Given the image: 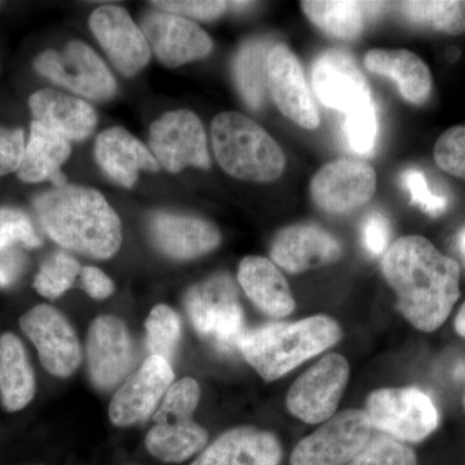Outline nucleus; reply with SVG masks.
Here are the masks:
<instances>
[{"instance_id": "f257e3e1", "label": "nucleus", "mask_w": 465, "mask_h": 465, "mask_svg": "<svg viewBox=\"0 0 465 465\" xmlns=\"http://www.w3.org/2000/svg\"><path fill=\"white\" fill-rule=\"evenodd\" d=\"M381 272L400 313L420 331L439 330L460 298V266L421 235L393 242L382 255Z\"/></svg>"}, {"instance_id": "f03ea898", "label": "nucleus", "mask_w": 465, "mask_h": 465, "mask_svg": "<svg viewBox=\"0 0 465 465\" xmlns=\"http://www.w3.org/2000/svg\"><path fill=\"white\" fill-rule=\"evenodd\" d=\"M34 210L45 234L67 251L103 260L121 249V220L94 189H51L34 200Z\"/></svg>"}, {"instance_id": "7ed1b4c3", "label": "nucleus", "mask_w": 465, "mask_h": 465, "mask_svg": "<svg viewBox=\"0 0 465 465\" xmlns=\"http://www.w3.org/2000/svg\"><path fill=\"white\" fill-rule=\"evenodd\" d=\"M341 336V324L320 314L298 322L266 323L244 331L238 351L265 381H274L338 344Z\"/></svg>"}, {"instance_id": "20e7f679", "label": "nucleus", "mask_w": 465, "mask_h": 465, "mask_svg": "<svg viewBox=\"0 0 465 465\" xmlns=\"http://www.w3.org/2000/svg\"><path fill=\"white\" fill-rule=\"evenodd\" d=\"M211 136L217 162L234 179L271 183L283 173L286 158L282 149L249 116L222 113L213 121Z\"/></svg>"}, {"instance_id": "39448f33", "label": "nucleus", "mask_w": 465, "mask_h": 465, "mask_svg": "<svg viewBox=\"0 0 465 465\" xmlns=\"http://www.w3.org/2000/svg\"><path fill=\"white\" fill-rule=\"evenodd\" d=\"M201 388L193 378L174 381L153 415L145 446L153 457L168 464H180L206 449L208 433L193 420L200 405Z\"/></svg>"}, {"instance_id": "423d86ee", "label": "nucleus", "mask_w": 465, "mask_h": 465, "mask_svg": "<svg viewBox=\"0 0 465 465\" xmlns=\"http://www.w3.org/2000/svg\"><path fill=\"white\" fill-rule=\"evenodd\" d=\"M183 305L201 339L222 353L237 351L244 333V318L231 275H211L194 284L186 292Z\"/></svg>"}, {"instance_id": "0eeeda50", "label": "nucleus", "mask_w": 465, "mask_h": 465, "mask_svg": "<svg viewBox=\"0 0 465 465\" xmlns=\"http://www.w3.org/2000/svg\"><path fill=\"white\" fill-rule=\"evenodd\" d=\"M365 412L379 432L401 442L416 443L430 437L440 423L439 410L418 388H381L366 400Z\"/></svg>"}, {"instance_id": "6e6552de", "label": "nucleus", "mask_w": 465, "mask_h": 465, "mask_svg": "<svg viewBox=\"0 0 465 465\" xmlns=\"http://www.w3.org/2000/svg\"><path fill=\"white\" fill-rule=\"evenodd\" d=\"M34 65L39 74L85 99L104 101L114 96V76L99 54L84 42H70L63 54L43 52Z\"/></svg>"}, {"instance_id": "1a4fd4ad", "label": "nucleus", "mask_w": 465, "mask_h": 465, "mask_svg": "<svg viewBox=\"0 0 465 465\" xmlns=\"http://www.w3.org/2000/svg\"><path fill=\"white\" fill-rule=\"evenodd\" d=\"M349 375L347 358L327 354L291 385L286 397L290 414L308 424L329 420L338 410Z\"/></svg>"}, {"instance_id": "9d476101", "label": "nucleus", "mask_w": 465, "mask_h": 465, "mask_svg": "<svg viewBox=\"0 0 465 465\" xmlns=\"http://www.w3.org/2000/svg\"><path fill=\"white\" fill-rule=\"evenodd\" d=\"M372 430L365 410L339 412L300 440L291 465H348L372 436Z\"/></svg>"}, {"instance_id": "9b49d317", "label": "nucleus", "mask_w": 465, "mask_h": 465, "mask_svg": "<svg viewBox=\"0 0 465 465\" xmlns=\"http://www.w3.org/2000/svg\"><path fill=\"white\" fill-rule=\"evenodd\" d=\"M87 371L100 391H110L127 381L136 363L133 336L121 318L100 316L87 333Z\"/></svg>"}, {"instance_id": "f8f14e48", "label": "nucleus", "mask_w": 465, "mask_h": 465, "mask_svg": "<svg viewBox=\"0 0 465 465\" xmlns=\"http://www.w3.org/2000/svg\"><path fill=\"white\" fill-rule=\"evenodd\" d=\"M150 152L170 173L188 166L210 168L207 136L201 119L191 110H173L150 127Z\"/></svg>"}, {"instance_id": "ddd939ff", "label": "nucleus", "mask_w": 465, "mask_h": 465, "mask_svg": "<svg viewBox=\"0 0 465 465\" xmlns=\"http://www.w3.org/2000/svg\"><path fill=\"white\" fill-rule=\"evenodd\" d=\"M20 327L38 351L45 371L69 378L82 362V349L74 327L51 305H36L20 318Z\"/></svg>"}, {"instance_id": "4468645a", "label": "nucleus", "mask_w": 465, "mask_h": 465, "mask_svg": "<svg viewBox=\"0 0 465 465\" xmlns=\"http://www.w3.org/2000/svg\"><path fill=\"white\" fill-rule=\"evenodd\" d=\"M309 188L312 200L324 213L347 215L374 197L376 173L365 161L336 159L314 174Z\"/></svg>"}, {"instance_id": "2eb2a0df", "label": "nucleus", "mask_w": 465, "mask_h": 465, "mask_svg": "<svg viewBox=\"0 0 465 465\" xmlns=\"http://www.w3.org/2000/svg\"><path fill=\"white\" fill-rule=\"evenodd\" d=\"M173 381L171 363L164 358L149 356L110 401V421L122 428L143 423L157 411Z\"/></svg>"}, {"instance_id": "dca6fc26", "label": "nucleus", "mask_w": 465, "mask_h": 465, "mask_svg": "<svg viewBox=\"0 0 465 465\" xmlns=\"http://www.w3.org/2000/svg\"><path fill=\"white\" fill-rule=\"evenodd\" d=\"M311 82L324 106L345 115L374 103L369 82L353 56L345 51L321 54L312 67Z\"/></svg>"}, {"instance_id": "f3484780", "label": "nucleus", "mask_w": 465, "mask_h": 465, "mask_svg": "<svg viewBox=\"0 0 465 465\" xmlns=\"http://www.w3.org/2000/svg\"><path fill=\"white\" fill-rule=\"evenodd\" d=\"M268 91L286 118L293 124L316 130L321 118L304 70L296 54L284 43H275L269 54Z\"/></svg>"}, {"instance_id": "a211bd4d", "label": "nucleus", "mask_w": 465, "mask_h": 465, "mask_svg": "<svg viewBox=\"0 0 465 465\" xmlns=\"http://www.w3.org/2000/svg\"><path fill=\"white\" fill-rule=\"evenodd\" d=\"M142 30L155 56L168 67L201 60L213 48L210 35L202 27L168 12L146 14L142 18Z\"/></svg>"}, {"instance_id": "6ab92c4d", "label": "nucleus", "mask_w": 465, "mask_h": 465, "mask_svg": "<svg viewBox=\"0 0 465 465\" xmlns=\"http://www.w3.org/2000/svg\"><path fill=\"white\" fill-rule=\"evenodd\" d=\"M90 27L121 74L134 76L148 65L149 43L125 9L101 5L91 15Z\"/></svg>"}, {"instance_id": "aec40b11", "label": "nucleus", "mask_w": 465, "mask_h": 465, "mask_svg": "<svg viewBox=\"0 0 465 465\" xmlns=\"http://www.w3.org/2000/svg\"><path fill=\"white\" fill-rule=\"evenodd\" d=\"M275 265L299 274L333 264L342 256L341 242L316 224H295L277 232L271 247Z\"/></svg>"}, {"instance_id": "412c9836", "label": "nucleus", "mask_w": 465, "mask_h": 465, "mask_svg": "<svg viewBox=\"0 0 465 465\" xmlns=\"http://www.w3.org/2000/svg\"><path fill=\"white\" fill-rule=\"evenodd\" d=\"M149 231L154 246L174 260L201 258L222 243L219 229L198 217L157 213L150 220Z\"/></svg>"}, {"instance_id": "4be33fe9", "label": "nucleus", "mask_w": 465, "mask_h": 465, "mask_svg": "<svg viewBox=\"0 0 465 465\" xmlns=\"http://www.w3.org/2000/svg\"><path fill=\"white\" fill-rule=\"evenodd\" d=\"M283 449L274 433L232 428L213 440L191 465H280Z\"/></svg>"}, {"instance_id": "5701e85b", "label": "nucleus", "mask_w": 465, "mask_h": 465, "mask_svg": "<svg viewBox=\"0 0 465 465\" xmlns=\"http://www.w3.org/2000/svg\"><path fill=\"white\" fill-rule=\"evenodd\" d=\"M94 157L101 170L125 188H133L140 171L159 170L152 152L124 128H109L100 134L94 143Z\"/></svg>"}, {"instance_id": "b1692460", "label": "nucleus", "mask_w": 465, "mask_h": 465, "mask_svg": "<svg viewBox=\"0 0 465 465\" xmlns=\"http://www.w3.org/2000/svg\"><path fill=\"white\" fill-rule=\"evenodd\" d=\"M34 121L67 142H81L94 133L97 115L90 104L54 90L35 92L29 99Z\"/></svg>"}, {"instance_id": "393cba45", "label": "nucleus", "mask_w": 465, "mask_h": 465, "mask_svg": "<svg viewBox=\"0 0 465 465\" xmlns=\"http://www.w3.org/2000/svg\"><path fill=\"white\" fill-rule=\"evenodd\" d=\"M238 282L253 305L265 316L283 318L295 309V299L282 272L271 260L247 256L238 268Z\"/></svg>"}, {"instance_id": "a878e982", "label": "nucleus", "mask_w": 465, "mask_h": 465, "mask_svg": "<svg viewBox=\"0 0 465 465\" xmlns=\"http://www.w3.org/2000/svg\"><path fill=\"white\" fill-rule=\"evenodd\" d=\"M363 64L372 74L393 81L402 99L412 105H424L432 94L430 67L411 51L371 50Z\"/></svg>"}, {"instance_id": "bb28decb", "label": "nucleus", "mask_w": 465, "mask_h": 465, "mask_svg": "<svg viewBox=\"0 0 465 465\" xmlns=\"http://www.w3.org/2000/svg\"><path fill=\"white\" fill-rule=\"evenodd\" d=\"M70 154L72 149L67 140L33 121L18 177L25 183L51 182L54 188H63L67 183L61 166Z\"/></svg>"}, {"instance_id": "cd10ccee", "label": "nucleus", "mask_w": 465, "mask_h": 465, "mask_svg": "<svg viewBox=\"0 0 465 465\" xmlns=\"http://www.w3.org/2000/svg\"><path fill=\"white\" fill-rule=\"evenodd\" d=\"M36 384L33 367L23 342L15 333L0 336V399L9 412H16L32 402Z\"/></svg>"}, {"instance_id": "c85d7f7f", "label": "nucleus", "mask_w": 465, "mask_h": 465, "mask_svg": "<svg viewBox=\"0 0 465 465\" xmlns=\"http://www.w3.org/2000/svg\"><path fill=\"white\" fill-rule=\"evenodd\" d=\"M274 45L268 36L247 39L232 60L235 85L250 109H262L268 99V60Z\"/></svg>"}, {"instance_id": "c756f323", "label": "nucleus", "mask_w": 465, "mask_h": 465, "mask_svg": "<svg viewBox=\"0 0 465 465\" xmlns=\"http://www.w3.org/2000/svg\"><path fill=\"white\" fill-rule=\"evenodd\" d=\"M302 12L313 25L330 38L351 42L360 38L365 27L367 12L381 8V3L351 2V0H331V2H302Z\"/></svg>"}, {"instance_id": "7c9ffc66", "label": "nucleus", "mask_w": 465, "mask_h": 465, "mask_svg": "<svg viewBox=\"0 0 465 465\" xmlns=\"http://www.w3.org/2000/svg\"><path fill=\"white\" fill-rule=\"evenodd\" d=\"M410 23L434 32L461 35L465 33V0H414L400 3Z\"/></svg>"}, {"instance_id": "2f4dec72", "label": "nucleus", "mask_w": 465, "mask_h": 465, "mask_svg": "<svg viewBox=\"0 0 465 465\" xmlns=\"http://www.w3.org/2000/svg\"><path fill=\"white\" fill-rule=\"evenodd\" d=\"M145 330L150 356L164 358L171 363L182 338V322L176 312L168 305H157L146 318Z\"/></svg>"}, {"instance_id": "473e14b6", "label": "nucleus", "mask_w": 465, "mask_h": 465, "mask_svg": "<svg viewBox=\"0 0 465 465\" xmlns=\"http://www.w3.org/2000/svg\"><path fill=\"white\" fill-rule=\"evenodd\" d=\"M82 268L72 255L58 251L45 260L34 280V289L47 299L60 298L81 275Z\"/></svg>"}, {"instance_id": "72a5a7b5", "label": "nucleus", "mask_w": 465, "mask_h": 465, "mask_svg": "<svg viewBox=\"0 0 465 465\" xmlns=\"http://www.w3.org/2000/svg\"><path fill=\"white\" fill-rule=\"evenodd\" d=\"M348 465H419L414 450L406 443L379 433L370 437L363 449Z\"/></svg>"}, {"instance_id": "f704fd0d", "label": "nucleus", "mask_w": 465, "mask_h": 465, "mask_svg": "<svg viewBox=\"0 0 465 465\" xmlns=\"http://www.w3.org/2000/svg\"><path fill=\"white\" fill-rule=\"evenodd\" d=\"M344 134L349 148L354 153L361 155L371 153L378 134V116L374 103L345 115Z\"/></svg>"}, {"instance_id": "c9c22d12", "label": "nucleus", "mask_w": 465, "mask_h": 465, "mask_svg": "<svg viewBox=\"0 0 465 465\" xmlns=\"http://www.w3.org/2000/svg\"><path fill=\"white\" fill-rule=\"evenodd\" d=\"M433 157L440 170L465 180L464 125H455L440 134L434 143Z\"/></svg>"}, {"instance_id": "e433bc0d", "label": "nucleus", "mask_w": 465, "mask_h": 465, "mask_svg": "<svg viewBox=\"0 0 465 465\" xmlns=\"http://www.w3.org/2000/svg\"><path fill=\"white\" fill-rule=\"evenodd\" d=\"M23 244L26 249H35L42 244L32 219L17 208H0V250Z\"/></svg>"}, {"instance_id": "4c0bfd02", "label": "nucleus", "mask_w": 465, "mask_h": 465, "mask_svg": "<svg viewBox=\"0 0 465 465\" xmlns=\"http://www.w3.org/2000/svg\"><path fill=\"white\" fill-rule=\"evenodd\" d=\"M401 183L411 197L412 203L424 211L427 215L439 217L448 210V198L433 193L428 183L427 176L418 168L403 171L401 173Z\"/></svg>"}, {"instance_id": "58836bf2", "label": "nucleus", "mask_w": 465, "mask_h": 465, "mask_svg": "<svg viewBox=\"0 0 465 465\" xmlns=\"http://www.w3.org/2000/svg\"><path fill=\"white\" fill-rule=\"evenodd\" d=\"M155 8L193 20L213 21L222 17L231 3L217 0H163L152 2Z\"/></svg>"}, {"instance_id": "ea45409f", "label": "nucleus", "mask_w": 465, "mask_h": 465, "mask_svg": "<svg viewBox=\"0 0 465 465\" xmlns=\"http://www.w3.org/2000/svg\"><path fill=\"white\" fill-rule=\"evenodd\" d=\"M363 246L374 256L384 255L391 238V223L384 213L371 211L361 226Z\"/></svg>"}, {"instance_id": "a19ab883", "label": "nucleus", "mask_w": 465, "mask_h": 465, "mask_svg": "<svg viewBox=\"0 0 465 465\" xmlns=\"http://www.w3.org/2000/svg\"><path fill=\"white\" fill-rule=\"evenodd\" d=\"M25 146V134L21 128L0 127V176L20 168Z\"/></svg>"}, {"instance_id": "79ce46f5", "label": "nucleus", "mask_w": 465, "mask_h": 465, "mask_svg": "<svg viewBox=\"0 0 465 465\" xmlns=\"http://www.w3.org/2000/svg\"><path fill=\"white\" fill-rule=\"evenodd\" d=\"M82 287L92 299H108L114 292V283L108 275L94 266H84L81 272Z\"/></svg>"}, {"instance_id": "37998d69", "label": "nucleus", "mask_w": 465, "mask_h": 465, "mask_svg": "<svg viewBox=\"0 0 465 465\" xmlns=\"http://www.w3.org/2000/svg\"><path fill=\"white\" fill-rule=\"evenodd\" d=\"M23 266V255L17 251L12 247L0 250V287H7L14 282Z\"/></svg>"}, {"instance_id": "c03bdc74", "label": "nucleus", "mask_w": 465, "mask_h": 465, "mask_svg": "<svg viewBox=\"0 0 465 465\" xmlns=\"http://www.w3.org/2000/svg\"><path fill=\"white\" fill-rule=\"evenodd\" d=\"M455 331L461 336V338L465 339V302L464 304L461 305L460 309H459L457 317H455Z\"/></svg>"}, {"instance_id": "a18cd8bd", "label": "nucleus", "mask_w": 465, "mask_h": 465, "mask_svg": "<svg viewBox=\"0 0 465 465\" xmlns=\"http://www.w3.org/2000/svg\"><path fill=\"white\" fill-rule=\"evenodd\" d=\"M459 249H460L461 253L465 256V231L459 235Z\"/></svg>"}, {"instance_id": "49530a36", "label": "nucleus", "mask_w": 465, "mask_h": 465, "mask_svg": "<svg viewBox=\"0 0 465 465\" xmlns=\"http://www.w3.org/2000/svg\"><path fill=\"white\" fill-rule=\"evenodd\" d=\"M464 410H465V396H464Z\"/></svg>"}]
</instances>
